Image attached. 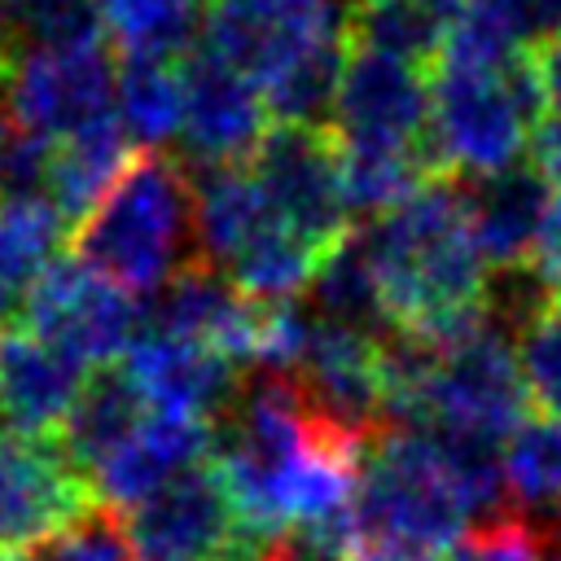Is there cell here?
Returning a JSON list of instances; mask_svg holds the SVG:
<instances>
[{
  "mask_svg": "<svg viewBox=\"0 0 561 561\" xmlns=\"http://www.w3.org/2000/svg\"><path fill=\"white\" fill-rule=\"evenodd\" d=\"M394 333L443 342L491 311L486 263L469 224V180L434 175L364 228Z\"/></svg>",
  "mask_w": 561,
  "mask_h": 561,
  "instance_id": "cell-1",
  "label": "cell"
},
{
  "mask_svg": "<svg viewBox=\"0 0 561 561\" xmlns=\"http://www.w3.org/2000/svg\"><path fill=\"white\" fill-rule=\"evenodd\" d=\"M193 180L167 153L131 158L101 206L75 228V254L136 298L162 294L193 263Z\"/></svg>",
  "mask_w": 561,
  "mask_h": 561,
  "instance_id": "cell-2",
  "label": "cell"
},
{
  "mask_svg": "<svg viewBox=\"0 0 561 561\" xmlns=\"http://www.w3.org/2000/svg\"><path fill=\"white\" fill-rule=\"evenodd\" d=\"M465 517L434 438L416 425H386L364 456L351 500V557L403 552L430 561L465 539Z\"/></svg>",
  "mask_w": 561,
  "mask_h": 561,
  "instance_id": "cell-3",
  "label": "cell"
},
{
  "mask_svg": "<svg viewBox=\"0 0 561 561\" xmlns=\"http://www.w3.org/2000/svg\"><path fill=\"white\" fill-rule=\"evenodd\" d=\"M434 110H430V153L443 175L486 180L522 167L530 127L543 123V79L535 53H522L508 70L473 75L434 66Z\"/></svg>",
  "mask_w": 561,
  "mask_h": 561,
  "instance_id": "cell-4",
  "label": "cell"
},
{
  "mask_svg": "<svg viewBox=\"0 0 561 561\" xmlns=\"http://www.w3.org/2000/svg\"><path fill=\"white\" fill-rule=\"evenodd\" d=\"M118 101V70L105 39L35 48L0 75V105L13 123L48 145H61L88 127H101Z\"/></svg>",
  "mask_w": 561,
  "mask_h": 561,
  "instance_id": "cell-5",
  "label": "cell"
},
{
  "mask_svg": "<svg viewBox=\"0 0 561 561\" xmlns=\"http://www.w3.org/2000/svg\"><path fill=\"white\" fill-rule=\"evenodd\" d=\"M127 535L140 561H259L276 543L241 522L215 460L180 473L127 513Z\"/></svg>",
  "mask_w": 561,
  "mask_h": 561,
  "instance_id": "cell-6",
  "label": "cell"
},
{
  "mask_svg": "<svg viewBox=\"0 0 561 561\" xmlns=\"http://www.w3.org/2000/svg\"><path fill=\"white\" fill-rule=\"evenodd\" d=\"M346 18L351 0H210L197 48L263 88L294 61L346 44Z\"/></svg>",
  "mask_w": 561,
  "mask_h": 561,
  "instance_id": "cell-7",
  "label": "cell"
},
{
  "mask_svg": "<svg viewBox=\"0 0 561 561\" xmlns=\"http://www.w3.org/2000/svg\"><path fill=\"white\" fill-rule=\"evenodd\" d=\"M22 324L61 346L70 359H79L88 373L105 368L110 359H123L127 346L145 333L136 294L88 267L79 254L57 259L35 289L22 302Z\"/></svg>",
  "mask_w": 561,
  "mask_h": 561,
  "instance_id": "cell-8",
  "label": "cell"
},
{
  "mask_svg": "<svg viewBox=\"0 0 561 561\" xmlns=\"http://www.w3.org/2000/svg\"><path fill=\"white\" fill-rule=\"evenodd\" d=\"M245 167L254 171L272 215L320 254H329L351 232L333 131L276 123Z\"/></svg>",
  "mask_w": 561,
  "mask_h": 561,
  "instance_id": "cell-9",
  "label": "cell"
},
{
  "mask_svg": "<svg viewBox=\"0 0 561 561\" xmlns=\"http://www.w3.org/2000/svg\"><path fill=\"white\" fill-rule=\"evenodd\" d=\"M96 508L92 482L57 438L0 430V552L53 543Z\"/></svg>",
  "mask_w": 561,
  "mask_h": 561,
  "instance_id": "cell-10",
  "label": "cell"
},
{
  "mask_svg": "<svg viewBox=\"0 0 561 561\" xmlns=\"http://www.w3.org/2000/svg\"><path fill=\"white\" fill-rule=\"evenodd\" d=\"M434 79L399 57L351 48L337 101L333 136L346 145H430Z\"/></svg>",
  "mask_w": 561,
  "mask_h": 561,
  "instance_id": "cell-11",
  "label": "cell"
},
{
  "mask_svg": "<svg viewBox=\"0 0 561 561\" xmlns=\"http://www.w3.org/2000/svg\"><path fill=\"white\" fill-rule=\"evenodd\" d=\"M294 381L337 425L364 438L386 430V337L333 324L311 311V333Z\"/></svg>",
  "mask_w": 561,
  "mask_h": 561,
  "instance_id": "cell-12",
  "label": "cell"
},
{
  "mask_svg": "<svg viewBox=\"0 0 561 561\" xmlns=\"http://www.w3.org/2000/svg\"><path fill=\"white\" fill-rule=\"evenodd\" d=\"M118 368L140 390L145 408L158 416L215 425L228 416V408L241 394V368L228 355L162 329H145L127 346Z\"/></svg>",
  "mask_w": 561,
  "mask_h": 561,
  "instance_id": "cell-13",
  "label": "cell"
},
{
  "mask_svg": "<svg viewBox=\"0 0 561 561\" xmlns=\"http://www.w3.org/2000/svg\"><path fill=\"white\" fill-rule=\"evenodd\" d=\"M272 110L241 70L224 66L219 57L193 48L184 57V149L197 167H232L250 162L263 145Z\"/></svg>",
  "mask_w": 561,
  "mask_h": 561,
  "instance_id": "cell-14",
  "label": "cell"
},
{
  "mask_svg": "<svg viewBox=\"0 0 561 561\" xmlns=\"http://www.w3.org/2000/svg\"><path fill=\"white\" fill-rule=\"evenodd\" d=\"M263 316H267V302L245 298L224 267H215L206 259H193L158 294L149 329L193 337V342L228 355L237 368H254L259 337H263Z\"/></svg>",
  "mask_w": 561,
  "mask_h": 561,
  "instance_id": "cell-15",
  "label": "cell"
},
{
  "mask_svg": "<svg viewBox=\"0 0 561 561\" xmlns=\"http://www.w3.org/2000/svg\"><path fill=\"white\" fill-rule=\"evenodd\" d=\"M88 368L26 324H0V430L57 438L75 412Z\"/></svg>",
  "mask_w": 561,
  "mask_h": 561,
  "instance_id": "cell-16",
  "label": "cell"
},
{
  "mask_svg": "<svg viewBox=\"0 0 561 561\" xmlns=\"http://www.w3.org/2000/svg\"><path fill=\"white\" fill-rule=\"evenodd\" d=\"M215 456V425L158 416L149 412L92 473V495L110 513H136L145 500H153L162 486H171L180 473L206 465Z\"/></svg>",
  "mask_w": 561,
  "mask_h": 561,
  "instance_id": "cell-17",
  "label": "cell"
},
{
  "mask_svg": "<svg viewBox=\"0 0 561 561\" xmlns=\"http://www.w3.org/2000/svg\"><path fill=\"white\" fill-rule=\"evenodd\" d=\"M548 197H552L548 180L530 162L486 175V180H469V224H473L478 254L491 272L500 276L530 272Z\"/></svg>",
  "mask_w": 561,
  "mask_h": 561,
  "instance_id": "cell-18",
  "label": "cell"
},
{
  "mask_svg": "<svg viewBox=\"0 0 561 561\" xmlns=\"http://www.w3.org/2000/svg\"><path fill=\"white\" fill-rule=\"evenodd\" d=\"M272 206L245 162L232 167H197L193 180V232L206 263L228 267L267 224Z\"/></svg>",
  "mask_w": 561,
  "mask_h": 561,
  "instance_id": "cell-19",
  "label": "cell"
},
{
  "mask_svg": "<svg viewBox=\"0 0 561 561\" xmlns=\"http://www.w3.org/2000/svg\"><path fill=\"white\" fill-rule=\"evenodd\" d=\"M66 232L75 237V224L48 193L0 202V320L22 311L35 280L61 259Z\"/></svg>",
  "mask_w": 561,
  "mask_h": 561,
  "instance_id": "cell-20",
  "label": "cell"
},
{
  "mask_svg": "<svg viewBox=\"0 0 561 561\" xmlns=\"http://www.w3.org/2000/svg\"><path fill=\"white\" fill-rule=\"evenodd\" d=\"M131 162V140L123 131L118 118L101 123V127H88L61 145H53V162H48V197L57 202V210L79 228L96 206L101 197L118 184V175L127 171Z\"/></svg>",
  "mask_w": 561,
  "mask_h": 561,
  "instance_id": "cell-21",
  "label": "cell"
},
{
  "mask_svg": "<svg viewBox=\"0 0 561 561\" xmlns=\"http://www.w3.org/2000/svg\"><path fill=\"white\" fill-rule=\"evenodd\" d=\"M337 167H342V193L346 210L364 219H381L399 210L408 197H416L434 175L430 145H346L337 140Z\"/></svg>",
  "mask_w": 561,
  "mask_h": 561,
  "instance_id": "cell-22",
  "label": "cell"
},
{
  "mask_svg": "<svg viewBox=\"0 0 561 561\" xmlns=\"http://www.w3.org/2000/svg\"><path fill=\"white\" fill-rule=\"evenodd\" d=\"M311 311L324 316V320H333V324L373 333V337H390L394 333L390 311H386V298H381V280H377V267H373V254H368L364 228L359 232H346L320 259L316 280H311Z\"/></svg>",
  "mask_w": 561,
  "mask_h": 561,
  "instance_id": "cell-23",
  "label": "cell"
},
{
  "mask_svg": "<svg viewBox=\"0 0 561 561\" xmlns=\"http://www.w3.org/2000/svg\"><path fill=\"white\" fill-rule=\"evenodd\" d=\"M145 416H149V408H145L140 390L127 381V373L123 368H101V373L88 377V386H83L75 412L66 416L57 443L70 456L75 469L92 473Z\"/></svg>",
  "mask_w": 561,
  "mask_h": 561,
  "instance_id": "cell-24",
  "label": "cell"
},
{
  "mask_svg": "<svg viewBox=\"0 0 561 561\" xmlns=\"http://www.w3.org/2000/svg\"><path fill=\"white\" fill-rule=\"evenodd\" d=\"M206 0H96L101 35L127 57H167L180 61L202 44Z\"/></svg>",
  "mask_w": 561,
  "mask_h": 561,
  "instance_id": "cell-25",
  "label": "cell"
},
{
  "mask_svg": "<svg viewBox=\"0 0 561 561\" xmlns=\"http://www.w3.org/2000/svg\"><path fill=\"white\" fill-rule=\"evenodd\" d=\"M114 114L131 145L162 153L184 131V61L167 57H127L118 70Z\"/></svg>",
  "mask_w": 561,
  "mask_h": 561,
  "instance_id": "cell-26",
  "label": "cell"
},
{
  "mask_svg": "<svg viewBox=\"0 0 561 561\" xmlns=\"http://www.w3.org/2000/svg\"><path fill=\"white\" fill-rule=\"evenodd\" d=\"M320 250L311 241H302L298 232H289L280 219H272L224 272L232 276V285L254 298V302H294L320 267Z\"/></svg>",
  "mask_w": 561,
  "mask_h": 561,
  "instance_id": "cell-27",
  "label": "cell"
},
{
  "mask_svg": "<svg viewBox=\"0 0 561 561\" xmlns=\"http://www.w3.org/2000/svg\"><path fill=\"white\" fill-rule=\"evenodd\" d=\"M443 35L447 26L421 0H351V18H346L351 48L425 66V61H438Z\"/></svg>",
  "mask_w": 561,
  "mask_h": 561,
  "instance_id": "cell-28",
  "label": "cell"
},
{
  "mask_svg": "<svg viewBox=\"0 0 561 561\" xmlns=\"http://www.w3.org/2000/svg\"><path fill=\"white\" fill-rule=\"evenodd\" d=\"M504 482L517 513H548L561 526V416H526L504 443Z\"/></svg>",
  "mask_w": 561,
  "mask_h": 561,
  "instance_id": "cell-29",
  "label": "cell"
},
{
  "mask_svg": "<svg viewBox=\"0 0 561 561\" xmlns=\"http://www.w3.org/2000/svg\"><path fill=\"white\" fill-rule=\"evenodd\" d=\"M517 368L530 403L561 416V298L543 294L517 316Z\"/></svg>",
  "mask_w": 561,
  "mask_h": 561,
  "instance_id": "cell-30",
  "label": "cell"
},
{
  "mask_svg": "<svg viewBox=\"0 0 561 561\" xmlns=\"http://www.w3.org/2000/svg\"><path fill=\"white\" fill-rule=\"evenodd\" d=\"M548 526H535L526 513L504 508L482 517V526L465 530V539L447 552V561H543Z\"/></svg>",
  "mask_w": 561,
  "mask_h": 561,
  "instance_id": "cell-31",
  "label": "cell"
},
{
  "mask_svg": "<svg viewBox=\"0 0 561 561\" xmlns=\"http://www.w3.org/2000/svg\"><path fill=\"white\" fill-rule=\"evenodd\" d=\"M48 561H140V552L127 535V522L96 504L88 517H79L48 543Z\"/></svg>",
  "mask_w": 561,
  "mask_h": 561,
  "instance_id": "cell-32",
  "label": "cell"
},
{
  "mask_svg": "<svg viewBox=\"0 0 561 561\" xmlns=\"http://www.w3.org/2000/svg\"><path fill=\"white\" fill-rule=\"evenodd\" d=\"M48 162L53 145L0 114V202L9 197H31L48 188Z\"/></svg>",
  "mask_w": 561,
  "mask_h": 561,
  "instance_id": "cell-33",
  "label": "cell"
},
{
  "mask_svg": "<svg viewBox=\"0 0 561 561\" xmlns=\"http://www.w3.org/2000/svg\"><path fill=\"white\" fill-rule=\"evenodd\" d=\"M486 18H495L526 53L552 44L561 35V0H473Z\"/></svg>",
  "mask_w": 561,
  "mask_h": 561,
  "instance_id": "cell-34",
  "label": "cell"
},
{
  "mask_svg": "<svg viewBox=\"0 0 561 561\" xmlns=\"http://www.w3.org/2000/svg\"><path fill=\"white\" fill-rule=\"evenodd\" d=\"M530 276L561 294V188L548 197V210H543V228H539V241H535V259H530Z\"/></svg>",
  "mask_w": 561,
  "mask_h": 561,
  "instance_id": "cell-35",
  "label": "cell"
},
{
  "mask_svg": "<svg viewBox=\"0 0 561 561\" xmlns=\"http://www.w3.org/2000/svg\"><path fill=\"white\" fill-rule=\"evenodd\" d=\"M259 561H351L346 552H337L333 543H324V539H316V535H280Z\"/></svg>",
  "mask_w": 561,
  "mask_h": 561,
  "instance_id": "cell-36",
  "label": "cell"
},
{
  "mask_svg": "<svg viewBox=\"0 0 561 561\" xmlns=\"http://www.w3.org/2000/svg\"><path fill=\"white\" fill-rule=\"evenodd\" d=\"M530 153H535L539 175H543L548 184L561 188V114H552V118H543V123L535 127V136H530Z\"/></svg>",
  "mask_w": 561,
  "mask_h": 561,
  "instance_id": "cell-37",
  "label": "cell"
},
{
  "mask_svg": "<svg viewBox=\"0 0 561 561\" xmlns=\"http://www.w3.org/2000/svg\"><path fill=\"white\" fill-rule=\"evenodd\" d=\"M535 61H539V79H543L548 105H557V114H561V35H557L552 44H543V48L535 53Z\"/></svg>",
  "mask_w": 561,
  "mask_h": 561,
  "instance_id": "cell-38",
  "label": "cell"
},
{
  "mask_svg": "<svg viewBox=\"0 0 561 561\" xmlns=\"http://www.w3.org/2000/svg\"><path fill=\"white\" fill-rule=\"evenodd\" d=\"M421 4H425V9H430L438 22H443V26H451V22H456V18H460V13H465L473 0H421Z\"/></svg>",
  "mask_w": 561,
  "mask_h": 561,
  "instance_id": "cell-39",
  "label": "cell"
},
{
  "mask_svg": "<svg viewBox=\"0 0 561 561\" xmlns=\"http://www.w3.org/2000/svg\"><path fill=\"white\" fill-rule=\"evenodd\" d=\"M351 561H425V557H403V552H355Z\"/></svg>",
  "mask_w": 561,
  "mask_h": 561,
  "instance_id": "cell-40",
  "label": "cell"
},
{
  "mask_svg": "<svg viewBox=\"0 0 561 561\" xmlns=\"http://www.w3.org/2000/svg\"><path fill=\"white\" fill-rule=\"evenodd\" d=\"M543 561H561V526L548 530V552H543Z\"/></svg>",
  "mask_w": 561,
  "mask_h": 561,
  "instance_id": "cell-41",
  "label": "cell"
},
{
  "mask_svg": "<svg viewBox=\"0 0 561 561\" xmlns=\"http://www.w3.org/2000/svg\"><path fill=\"white\" fill-rule=\"evenodd\" d=\"M0 561H35V557H26V552H0Z\"/></svg>",
  "mask_w": 561,
  "mask_h": 561,
  "instance_id": "cell-42",
  "label": "cell"
},
{
  "mask_svg": "<svg viewBox=\"0 0 561 561\" xmlns=\"http://www.w3.org/2000/svg\"><path fill=\"white\" fill-rule=\"evenodd\" d=\"M557 298H561V294H557Z\"/></svg>",
  "mask_w": 561,
  "mask_h": 561,
  "instance_id": "cell-43",
  "label": "cell"
}]
</instances>
